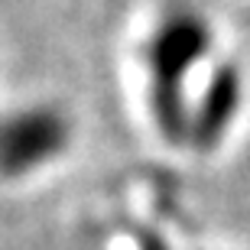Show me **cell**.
Wrapping results in <instances>:
<instances>
[{"instance_id": "7a4b0ae2", "label": "cell", "mask_w": 250, "mask_h": 250, "mask_svg": "<svg viewBox=\"0 0 250 250\" xmlns=\"http://www.w3.org/2000/svg\"><path fill=\"white\" fill-rule=\"evenodd\" d=\"M68 143V121L52 107H26L0 117V172L26 176L56 159Z\"/></svg>"}, {"instance_id": "6da1fadb", "label": "cell", "mask_w": 250, "mask_h": 250, "mask_svg": "<svg viewBox=\"0 0 250 250\" xmlns=\"http://www.w3.org/2000/svg\"><path fill=\"white\" fill-rule=\"evenodd\" d=\"M211 49V26L198 10L176 7L156 23L146 42L149 104L166 140H188V98L186 75Z\"/></svg>"}, {"instance_id": "3957f363", "label": "cell", "mask_w": 250, "mask_h": 250, "mask_svg": "<svg viewBox=\"0 0 250 250\" xmlns=\"http://www.w3.org/2000/svg\"><path fill=\"white\" fill-rule=\"evenodd\" d=\"M241 94H244V84L234 65L214 68L202 98L195 101L192 114H188V143H195L198 149L218 146L228 133V127L234 124V117H237Z\"/></svg>"}]
</instances>
